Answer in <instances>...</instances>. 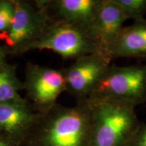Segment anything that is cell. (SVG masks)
Returning <instances> with one entry per match:
<instances>
[{
	"instance_id": "13",
	"label": "cell",
	"mask_w": 146,
	"mask_h": 146,
	"mask_svg": "<svg viewBox=\"0 0 146 146\" xmlns=\"http://www.w3.org/2000/svg\"><path fill=\"white\" fill-rule=\"evenodd\" d=\"M119 7L126 19L134 21L143 19L146 14V0H113Z\"/></svg>"
},
{
	"instance_id": "5",
	"label": "cell",
	"mask_w": 146,
	"mask_h": 146,
	"mask_svg": "<svg viewBox=\"0 0 146 146\" xmlns=\"http://www.w3.org/2000/svg\"><path fill=\"white\" fill-rule=\"evenodd\" d=\"M35 50H52L63 59L74 60L89 54H102L89 32L56 21L50 22L39 39L30 47V51Z\"/></svg>"
},
{
	"instance_id": "7",
	"label": "cell",
	"mask_w": 146,
	"mask_h": 146,
	"mask_svg": "<svg viewBox=\"0 0 146 146\" xmlns=\"http://www.w3.org/2000/svg\"><path fill=\"white\" fill-rule=\"evenodd\" d=\"M112 59L99 53L83 56L63 69L66 91L76 102L90 96L110 66Z\"/></svg>"
},
{
	"instance_id": "10",
	"label": "cell",
	"mask_w": 146,
	"mask_h": 146,
	"mask_svg": "<svg viewBox=\"0 0 146 146\" xmlns=\"http://www.w3.org/2000/svg\"><path fill=\"white\" fill-rule=\"evenodd\" d=\"M126 21L123 12L113 0H102L91 35L102 54L111 59L110 50Z\"/></svg>"
},
{
	"instance_id": "2",
	"label": "cell",
	"mask_w": 146,
	"mask_h": 146,
	"mask_svg": "<svg viewBox=\"0 0 146 146\" xmlns=\"http://www.w3.org/2000/svg\"><path fill=\"white\" fill-rule=\"evenodd\" d=\"M91 110V146H129L141 123L134 105L108 98L87 99Z\"/></svg>"
},
{
	"instance_id": "15",
	"label": "cell",
	"mask_w": 146,
	"mask_h": 146,
	"mask_svg": "<svg viewBox=\"0 0 146 146\" xmlns=\"http://www.w3.org/2000/svg\"><path fill=\"white\" fill-rule=\"evenodd\" d=\"M129 146H146V123L141 124Z\"/></svg>"
},
{
	"instance_id": "14",
	"label": "cell",
	"mask_w": 146,
	"mask_h": 146,
	"mask_svg": "<svg viewBox=\"0 0 146 146\" xmlns=\"http://www.w3.org/2000/svg\"><path fill=\"white\" fill-rule=\"evenodd\" d=\"M14 14V0H0V34L10 27Z\"/></svg>"
},
{
	"instance_id": "9",
	"label": "cell",
	"mask_w": 146,
	"mask_h": 146,
	"mask_svg": "<svg viewBox=\"0 0 146 146\" xmlns=\"http://www.w3.org/2000/svg\"><path fill=\"white\" fill-rule=\"evenodd\" d=\"M102 0H46L52 21H62L91 34Z\"/></svg>"
},
{
	"instance_id": "11",
	"label": "cell",
	"mask_w": 146,
	"mask_h": 146,
	"mask_svg": "<svg viewBox=\"0 0 146 146\" xmlns=\"http://www.w3.org/2000/svg\"><path fill=\"white\" fill-rule=\"evenodd\" d=\"M112 58L146 59V19L124 27L110 50Z\"/></svg>"
},
{
	"instance_id": "4",
	"label": "cell",
	"mask_w": 146,
	"mask_h": 146,
	"mask_svg": "<svg viewBox=\"0 0 146 146\" xmlns=\"http://www.w3.org/2000/svg\"><path fill=\"white\" fill-rule=\"evenodd\" d=\"M89 98L116 100L136 107L146 103V64H110Z\"/></svg>"
},
{
	"instance_id": "3",
	"label": "cell",
	"mask_w": 146,
	"mask_h": 146,
	"mask_svg": "<svg viewBox=\"0 0 146 146\" xmlns=\"http://www.w3.org/2000/svg\"><path fill=\"white\" fill-rule=\"evenodd\" d=\"M52 21L46 0H14V14L6 31L0 34V41L9 56H21L39 38Z\"/></svg>"
},
{
	"instance_id": "17",
	"label": "cell",
	"mask_w": 146,
	"mask_h": 146,
	"mask_svg": "<svg viewBox=\"0 0 146 146\" xmlns=\"http://www.w3.org/2000/svg\"><path fill=\"white\" fill-rule=\"evenodd\" d=\"M0 146H18L17 144L3 135L0 134Z\"/></svg>"
},
{
	"instance_id": "6",
	"label": "cell",
	"mask_w": 146,
	"mask_h": 146,
	"mask_svg": "<svg viewBox=\"0 0 146 146\" xmlns=\"http://www.w3.org/2000/svg\"><path fill=\"white\" fill-rule=\"evenodd\" d=\"M27 98L35 110L43 114L57 104L60 95L66 91L63 69H56L28 62L23 81Z\"/></svg>"
},
{
	"instance_id": "16",
	"label": "cell",
	"mask_w": 146,
	"mask_h": 146,
	"mask_svg": "<svg viewBox=\"0 0 146 146\" xmlns=\"http://www.w3.org/2000/svg\"><path fill=\"white\" fill-rule=\"evenodd\" d=\"M9 56L8 51L3 45H0V66L4 64L7 62V57Z\"/></svg>"
},
{
	"instance_id": "8",
	"label": "cell",
	"mask_w": 146,
	"mask_h": 146,
	"mask_svg": "<svg viewBox=\"0 0 146 146\" xmlns=\"http://www.w3.org/2000/svg\"><path fill=\"white\" fill-rule=\"evenodd\" d=\"M39 116L26 98L0 103V134L23 146Z\"/></svg>"
},
{
	"instance_id": "1",
	"label": "cell",
	"mask_w": 146,
	"mask_h": 146,
	"mask_svg": "<svg viewBox=\"0 0 146 146\" xmlns=\"http://www.w3.org/2000/svg\"><path fill=\"white\" fill-rule=\"evenodd\" d=\"M91 115L87 100L74 106L56 104L41 114L24 146H91Z\"/></svg>"
},
{
	"instance_id": "12",
	"label": "cell",
	"mask_w": 146,
	"mask_h": 146,
	"mask_svg": "<svg viewBox=\"0 0 146 146\" xmlns=\"http://www.w3.org/2000/svg\"><path fill=\"white\" fill-rule=\"evenodd\" d=\"M24 89L23 81L17 76L16 65L6 62L0 66V103L23 100L19 91Z\"/></svg>"
}]
</instances>
